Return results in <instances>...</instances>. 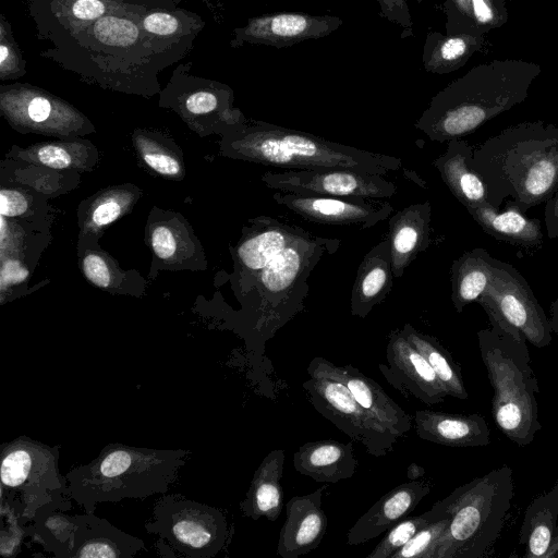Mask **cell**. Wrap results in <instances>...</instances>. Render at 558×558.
<instances>
[{"instance_id":"obj_32","label":"cell","mask_w":558,"mask_h":558,"mask_svg":"<svg viewBox=\"0 0 558 558\" xmlns=\"http://www.w3.org/2000/svg\"><path fill=\"white\" fill-rule=\"evenodd\" d=\"M495 258L483 247L464 252L450 270L451 301L457 313L477 302L493 276Z\"/></svg>"},{"instance_id":"obj_55","label":"cell","mask_w":558,"mask_h":558,"mask_svg":"<svg viewBox=\"0 0 558 558\" xmlns=\"http://www.w3.org/2000/svg\"><path fill=\"white\" fill-rule=\"evenodd\" d=\"M557 483H558V480H557Z\"/></svg>"},{"instance_id":"obj_34","label":"cell","mask_w":558,"mask_h":558,"mask_svg":"<svg viewBox=\"0 0 558 558\" xmlns=\"http://www.w3.org/2000/svg\"><path fill=\"white\" fill-rule=\"evenodd\" d=\"M401 331L429 363L447 396L468 399L461 369L449 351L435 337L417 330L409 323L403 325Z\"/></svg>"},{"instance_id":"obj_38","label":"cell","mask_w":558,"mask_h":558,"mask_svg":"<svg viewBox=\"0 0 558 558\" xmlns=\"http://www.w3.org/2000/svg\"><path fill=\"white\" fill-rule=\"evenodd\" d=\"M471 14L475 28L485 34L507 22L506 0H471Z\"/></svg>"},{"instance_id":"obj_44","label":"cell","mask_w":558,"mask_h":558,"mask_svg":"<svg viewBox=\"0 0 558 558\" xmlns=\"http://www.w3.org/2000/svg\"><path fill=\"white\" fill-rule=\"evenodd\" d=\"M151 245L155 254L160 258H169L175 252V240L166 227H157L151 234Z\"/></svg>"},{"instance_id":"obj_15","label":"cell","mask_w":558,"mask_h":558,"mask_svg":"<svg viewBox=\"0 0 558 558\" xmlns=\"http://www.w3.org/2000/svg\"><path fill=\"white\" fill-rule=\"evenodd\" d=\"M274 201L307 221L367 229L386 220L393 211L384 199L337 197L278 191Z\"/></svg>"},{"instance_id":"obj_5","label":"cell","mask_w":558,"mask_h":558,"mask_svg":"<svg viewBox=\"0 0 558 558\" xmlns=\"http://www.w3.org/2000/svg\"><path fill=\"white\" fill-rule=\"evenodd\" d=\"M514 496L513 472L502 465L457 487L426 511L448 517L433 558H482L498 539Z\"/></svg>"},{"instance_id":"obj_21","label":"cell","mask_w":558,"mask_h":558,"mask_svg":"<svg viewBox=\"0 0 558 558\" xmlns=\"http://www.w3.org/2000/svg\"><path fill=\"white\" fill-rule=\"evenodd\" d=\"M432 490V484L414 480L400 484L379 498L347 533L348 545L364 544L409 517Z\"/></svg>"},{"instance_id":"obj_10","label":"cell","mask_w":558,"mask_h":558,"mask_svg":"<svg viewBox=\"0 0 558 558\" xmlns=\"http://www.w3.org/2000/svg\"><path fill=\"white\" fill-rule=\"evenodd\" d=\"M145 529L158 536L156 547L166 557L214 558L232 534L222 510L180 494H162Z\"/></svg>"},{"instance_id":"obj_52","label":"cell","mask_w":558,"mask_h":558,"mask_svg":"<svg viewBox=\"0 0 558 558\" xmlns=\"http://www.w3.org/2000/svg\"><path fill=\"white\" fill-rule=\"evenodd\" d=\"M424 474L425 470L415 462H412L407 469V477L410 481L420 480Z\"/></svg>"},{"instance_id":"obj_7","label":"cell","mask_w":558,"mask_h":558,"mask_svg":"<svg viewBox=\"0 0 558 558\" xmlns=\"http://www.w3.org/2000/svg\"><path fill=\"white\" fill-rule=\"evenodd\" d=\"M238 135L233 144L243 158L284 170L348 168L387 175L402 166L400 158L390 155L262 121L242 126Z\"/></svg>"},{"instance_id":"obj_39","label":"cell","mask_w":558,"mask_h":558,"mask_svg":"<svg viewBox=\"0 0 558 558\" xmlns=\"http://www.w3.org/2000/svg\"><path fill=\"white\" fill-rule=\"evenodd\" d=\"M1 515V555L13 557L20 551V545L27 536V524H23L19 518L4 505L0 504Z\"/></svg>"},{"instance_id":"obj_47","label":"cell","mask_w":558,"mask_h":558,"mask_svg":"<svg viewBox=\"0 0 558 558\" xmlns=\"http://www.w3.org/2000/svg\"><path fill=\"white\" fill-rule=\"evenodd\" d=\"M544 221L549 239L558 238V189L545 203Z\"/></svg>"},{"instance_id":"obj_6","label":"cell","mask_w":558,"mask_h":558,"mask_svg":"<svg viewBox=\"0 0 558 558\" xmlns=\"http://www.w3.org/2000/svg\"><path fill=\"white\" fill-rule=\"evenodd\" d=\"M478 347L494 390L492 415L497 427L520 447L541 430L537 379L531 366L526 339L490 323L477 331Z\"/></svg>"},{"instance_id":"obj_41","label":"cell","mask_w":558,"mask_h":558,"mask_svg":"<svg viewBox=\"0 0 558 558\" xmlns=\"http://www.w3.org/2000/svg\"><path fill=\"white\" fill-rule=\"evenodd\" d=\"M379 4V15L389 22L399 25L402 37L412 36L413 22L407 0H376Z\"/></svg>"},{"instance_id":"obj_17","label":"cell","mask_w":558,"mask_h":558,"mask_svg":"<svg viewBox=\"0 0 558 558\" xmlns=\"http://www.w3.org/2000/svg\"><path fill=\"white\" fill-rule=\"evenodd\" d=\"M386 359L388 364L380 363L379 371L404 397L411 395L427 405L445 400L447 393L434 369L401 329H395L389 333Z\"/></svg>"},{"instance_id":"obj_50","label":"cell","mask_w":558,"mask_h":558,"mask_svg":"<svg viewBox=\"0 0 558 558\" xmlns=\"http://www.w3.org/2000/svg\"><path fill=\"white\" fill-rule=\"evenodd\" d=\"M27 277V270L15 260H8L3 264L1 270L2 287L5 283H17Z\"/></svg>"},{"instance_id":"obj_25","label":"cell","mask_w":558,"mask_h":558,"mask_svg":"<svg viewBox=\"0 0 558 558\" xmlns=\"http://www.w3.org/2000/svg\"><path fill=\"white\" fill-rule=\"evenodd\" d=\"M466 210L483 231L497 241L526 251H537L543 245L541 220L527 218L512 201H508L504 209L486 204Z\"/></svg>"},{"instance_id":"obj_23","label":"cell","mask_w":558,"mask_h":558,"mask_svg":"<svg viewBox=\"0 0 558 558\" xmlns=\"http://www.w3.org/2000/svg\"><path fill=\"white\" fill-rule=\"evenodd\" d=\"M77 527L69 558H132L145 550L144 542L95 512L75 514Z\"/></svg>"},{"instance_id":"obj_45","label":"cell","mask_w":558,"mask_h":558,"mask_svg":"<svg viewBox=\"0 0 558 558\" xmlns=\"http://www.w3.org/2000/svg\"><path fill=\"white\" fill-rule=\"evenodd\" d=\"M39 161L53 169H64L71 162V157L65 149L54 146L46 145L38 150Z\"/></svg>"},{"instance_id":"obj_9","label":"cell","mask_w":558,"mask_h":558,"mask_svg":"<svg viewBox=\"0 0 558 558\" xmlns=\"http://www.w3.org/2000/svg\"><path fill=\"white\" fill-rule=\"evenodd\" d=\"M59 449L25 435L1 445L0 504L23 524L40 507L68 496V481L58 468Z\"/></svg>"},{"instance_id":"obj_16","label":"cell","mask_w":558,"mask_h":558,"mask_svg":"<svg viewBox=\"0 0 558 558\" xmlns=\"http://www.w3.org/2000/svg\"><path fill=\"white\" fill-rule=\"evenodd\" d=\"M343 24L333 15L280 12L252 17L246 25L233 29L232 48L246 44L276 48L293 46L308 39L328 36Z\"/></svg>"},{"instance_id":"obj_27","label":"cell","mask_w":558,"mask_h":558,"mask_svg":"<svg viewBox=\"0 0 558 558\" xmlns=\"http://www.w3.org/2000/svg\"><path fill=\"white\" fill-rule=\"evenodd\" d=\"M393 277L387 238L365 254L357 268L350 300L352 316L365 318L376 305L384 302L391 291Z\"/></svg>"},{"instance_id":"obj_20","label":"cell","mask_w":558,"mask_h":558,"mask_svg":"<svg viewBox=\"0 0 558 558\" xmlns=\"http://www.w3.org/2000/svg\"><path fill=\"white\" fill-rule=\"evenodd\" d=\"M319 365L341 380L357 403L398 439L411 429L413 417L393 401L374 379L352 365H336L323 356H315Z\"/></svg>"},{"instance_id":"obj_24","label":"cell","mask_w":558,"mask_h":558,"mask_svg":"<svg viewBox=\"0 0 558 558\" xmlns=\"http://www.w3.org/2000/svg\"><path fill=\"white\" fill-rule=\"evenodd\" d=\"M416 435L449 447H481L490 442L485 418L475 414H452L434 410H416L413 416Z\"/></svg>"},{"instance_id":"obj_18","label":"cell","mask_w":558,"mask_h":558,"mask_svg":"<svg viewBox=\"0 0 558 558\" xmlns=\"http://www.w3.org/2000/svg\"><path fill=\"white\" fill-rule=\"evenodd\" d=\"M252 222L235 251L243 287L245 284L248 292L253 289L259 272L306 231L299 226L268 216L258 217Z\"/></svg>"},{"instance_id":"obj_35","label":"cell","mask_w":558,"mask_h":558,"mask_svg":"<svg viewBox=\"0 0 558 558\" xmlns=\"http://www.w3.org/2000/svg\"><path fill=\"white\" fill-rule=\"evenodd\" d=\"M432 521L426 512L420 515L407 517L388 530L385 537L375 546L366 558H391L421 529Z\"/></svg>"},{"instance_id":"obj_51","label":"cell","mask_w":558,"mask_h":558,"mask_svg":"<svg viewBox=\"0 0 558 558\" xmlns=\"http://www.w3.org/2000/svg\"><path fill=\"white\" fill-rule=\"evenodd\" d=\"M549 313H550V318L548 320H549L551 332H554L558 336V298L551 302V304L549 306Z\"/></svg>"},{"instance_id":"obj_12","label":"cell","mask_w":558,"mask_h":558,"mask_svg":"<svg viewBox=\"0 0 558 558\" xmlns=\"http://www.w3.org/2000/svg\"><path fill=\"white\" fill-rule=\"evenodd\" d=\"M477 303L489 323L523 336L536 348L551 342L549 320L525 278L511 264L495 258L489 284Z\"/></svg>"},{"instance_id":"obj_4","label":"cell","mask_w":558,"mask_h":558,"mask_svg":"<svg viewBox=\"0 0 558 558\" xmlns=\"http://www.w3.org/2000/svg\"><path fill=\"white\" fill-rule=\"evenodd\" d=\"M185 449H154L112 442L65 474L66 494L85 512L101 502L166 494L191 456Z\"/></svg>"},{"instance_id":"obj_54","label":"cell","mask_w":558,"mask_h":558,"mask_svg":"<svg viewBox=\"0 0 558 558\" xmlns=\"http://www.w3.org/2000/svg\"><path fill=\"white\" fill-rule=\"evenodd\" d=\"M416 1H417L418 3H422V2H423V0H416Z\"/></svg>"},{"instance_id":"obj_8","label":"cell","mask_w":558,"mask_h":558,"mask_svg":"<svg viewBox=\"0 0 558 558\" xmlns=\"http://www.w3.org/2000/svg\"><path fill=\"white\" fill-rule=\"evenodd\" d=\"M339 245V239L305 231L259 272L250 291V313L252 327L264 341L303 311L313 269L325 255L336 253Z\"/></svg>"},{"instance_id":"obj_49","label":"cell","mask_w":558,"mask_h":558,"mask_svg":"<svg viewBox=\"0 0 558 558\" xmlns=\"http://www.w3.org/2000/svg\"><path fill=\"white\" fill-rule=\"evenodd\" d=\"M51 113L50 101L43 97H34L27 106V114L35 122H44Z\"/></svg>"},{"instance_id":"obj_30","label":"cell","mask_w":558,"mask_h":558,"mask_svg":"<svg viewBox=\"0 0 558 558\" xmlns=\"http://www.w3.org/2000/svg\"><path fill=\"white\" fill-rule=\"evenodd\" d=\"M284 451L282 449L271 450L260 462L245 494L240 502V510L243 515L253 520L266 518L276 521L282 511V487L280 484L283 465Z\"/></svg>"},{"instance_id":"obj_19","label":"cell","mask_w":558,"mask_h":558,"mask_svg":"<svg viewBox=\"0 0 558 558\" xmlns=\"http://www.w3.org/2000/svg\"><path fill=\"white\" fill-rule=\"evenodd\" d=\"M326 486L292 497L286 505V521L280 529L277 554L298 558L314 550L327 530V517L322 508Z\"/></svg>"},{"instance_id":"obj_40","label":"cell","mask_w":558,"mask_h":558,"mask_svg":"<svg viewBox=\"0 0 558 558\" xmlns=\"http://www.w3.org/2000/svg\"><path fill=\"white\" fill-rule=\"evenodd\" d=\"M444 12L447 34L478 32L472 20L471 0H445Z\"/></svg>"},{"instance_id":"obj_42","label":"cell","mask_w":558,"mask_h":558,"mask_svg":"<svg viewBox=\"0 0 558 558\" xmlns=\"http://www.w3.org/2000/svg\"><path fill=\"white\" fill-rule=\"evenodd\" d=\"M85 276L98 287H107L110 282V274L105 260L98 255H87L84 259Z\"/></svg>"},{"instance_id":"obj_53","label":"cell","mask_w":558,"mask_h":558,"mask_svg":"<svg viewBox=\"0 0 558 558\" xmlns=\"http://www.w3.org/2000/svg\"><path fill=\"white\" fill-rule=\"evenodd\" d=\"M113 1H126V2H130V1H136V0H113Z\"/></svg>"},{"instance_id":"obj_37","label":"cell","mask_w":558,"mask_h":558,"mask_svg":"<svg viewBox=\"0 0 558 558\" xmlns=\"http://www.w3.org/2000/svg\"><path fill=\"white\" fill-rule=\"evenodd\" d=\"M0 77L17 78L26 73V62L13 39L10 24L1 16L0 24Z\"/></svg>"},{"instance_id":"obj_33","label":"cell","mask_w":558,"mask_h":558,"mask_svg":"<svg viewBox=\"0 0 558 558\" xmlns=\"http://www.w3.org/2000/svg\"><path fill=\"white\" fill-rule=\"evenodd\" d=\"M484 34L468 32L441 34L429 32L426 36L422 61L424 70L434 74H447L462 68L481 49Z\"/></svg>"},{"instance_id":"obj_14","label":"cell","mask_w":558,"mask_h":558,"mask_svg":"<svg viewBox=\"0 0 558 558\" xmlns=\"http://www.w3.org/2000/svg\"><path fill=\"white\" fill-rule=\"evenodd\" d=\"M262 181L270 189L299 194L386 199L397 185L385 175L348 168L267 171Z\"/></svg>"},{"instance_id":"obj_29","label":"cell","mask_w":558,"mask_h":558,"mask_svg":"<svg viewBox=\"0 0 558 558\" xmlns=\"http://www.w3.org/2000/svg\"><path fill=\"white\" fill-rule=\"evenodd\" d=\"M558 483L527 506L520 530L525 558H558Z\"/></svg>"},{"instance_id":"obj_31","label":"cell","mask_w":558,"mask_h":558,"mask_svg":"<svg viewBox=\"0 0 558 558\" xmlns=\"http://www.w3.org/2000/svg\"><path fill=\"white\" fill-rule=\"evenodd\" d=\"M72 508L69 496L40 507L27 523V537L56 558H69L77 527L76 517L65 512Z\"/></svg>"},{"instance_id":"obj_43","label":"cell","mask_w":558,"mask_h":558,"mask_svg":"<svg viewBox=\"0 0 558 558\" xmlns=\"http://www.w3.org/2000/svg\"><path fill=\"white\" fill-rule=\"evenodd\" d=\"M0 199V211L2 216L15 217L22 215L27 209V201L20 192L2 190Z\"/></svg>"},{"instance_id":"obj_11","label":"cell","mask_w":558,"mask_h":558,"mask_svg":"<svg viewBox=\"0 0 558 558\" xmlns=\"http://www.w3.org/2000/svg\"><path fill=\"white\" fill-rule=\"evenodd\" d=\"M308 379L302 387L314 409L367 453L379 458L392 451L399 440L355 400L349 388L326 372L314 357L307 365Z\"/></svg>"},{"instance_id":"obj_26","label":"cell","mask_w":558,"mask_h":558,"mask_svg":"<svg viewBox=\"0 0 558 558\" xmlns=\"http://www.w3.org/2000/svg\"><path fill=\"white\" fill-rule=\"evenodd\" d=\"M353 442L337 440L308 441L293 454V468L318 483H338L352 477L356 471Z\"/></svg>"},{"instance_id":"obj_28","label":"cell","mask_w":558,"mask_h":558,"mask_svg":"<svg viewBox=\"0 0 558 558\" xmlns=\"http://www.w3.org/2000/svg\"><path fill=\"white\" fill-rule=\"evenodd\" d=\"M447 143L445 153L433 161L444 183L465 208L489 204L486 185L471 166L473 145L462 138Z\"/></svg>"},{"instance_id":"obj_46","label":"cell","mask_w":558,"mask_h":558,"mask_svg":"<svg viewBox=\"0 0 558 558\" xmlns=\"http://www.w3.org/2000/svg\"><path fill=\"white\" fill-rule=\"evenodd\" d=\"M144 159L150 168L161 174L174 175L180 171L178 161L168 155L147 153Z\"/></svg>"},{"instance_id":"obj_13","label":"cell","mask_w":558,"mask_h":558,"mask_svg":"<svg viewBox=\"0 0 558 558\" xmlns=\"http://www.w3.org/2000/svg\"><path fill=\"white\" fill-rule=\"evenodd\" d=\"M172 0H32L29 13L37 37L52 44L71 37L110 14L144 16L151 10L175 8Z\"/></svg>"},{"instance_id":"obj_3","label":"cell","mask_w":558,"mask_h":558,"mask_svg":"<svg viewBox=\"0 0 558 558\" xmlns=\"http://www.w3.org/2000/svg\"><path fill=\"white\" fill-rule=\"evenodd\" d=\"M541 66L524 60H493L474 66L438 92L414 126L430 141L462 138L522 102Z\"/></svg>"},{"instance_id":"obj_36","label":"cell","mask_w":558,"mask_h":558,"mask_svg":"<svg viewBox=\"0 0 558 558\" xmlns=\"http://www.w3.org/2000/svg\"><path fill=\"white\" fill-rule=\"evenodd\" d=\"M449 523L448 517H441L421 529L391 558H433L439 538Z\"/></svg>"},{"instance_id":"obj_22","label":"cell","mask_w":558,"mask_h":558,"mask_svg":"<svg viewBox=\"0 0 558 558\" xmlns=\"http://www.w3.org/2000/svg\"><path fill=\"white\" fill-rule=\"evenodd\" d=\"M388 222L391 268L393 276L400 278L432 243V205L429 201L411 204L392 215Z\"/></svg>"},{"instance_id":"obj_1","label":"cell","mask_w":558,"mask_h":558,"mask_svg":"<svg viewBox=\"0 0 558 558\" xmlns=\"http://www.w3.org/2000/svg\"><path fill=\"white\" fill-rule=\"evenodd\" d=\"M142 17L102 16L41 54L99 83L126 86L132 81L156 80L160 71L180 61L193 44H175L149 35L141 25Z\"/></svg>"},{"instance_id":"obj_2","label":"cell","mask_w":558,"mask_h":558,"mask_svg":"<svg viewBox=\"0 0 558 558\" xmlns=\"http://www.w3.org/2000/svg\"><path fill=\"white\" fill-rule=\"evenodd\" d=\"M471 166L490 205L500 209L509 199L526 213L558 189V126L543 121L511 125L473 145Z\"/></svg>"},{"instance_id":"obj_48","label":"cell","mask_w":558,"mask_h":558,"mask_svg":"<svg viewBox=\"0 0 558 558\" xmlns=\"http://www.w3.org/2000/svg\"><path fill=\"white\" fill-rule=\"evenodd\" d=\"M121 214V206L116 201L101 203L93 213V221L97 226H105L114 221Z\"/></svg>"}]
</instances>
